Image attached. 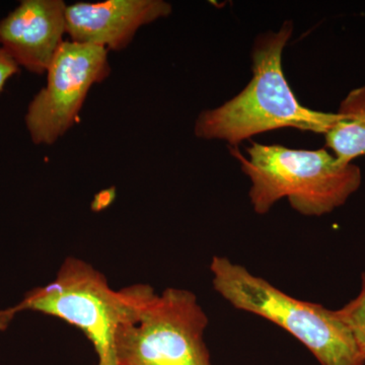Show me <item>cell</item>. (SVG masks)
<instances>
[{
	"label": "cell",
	"instance_id": "obj_10",
	"mask_svg": "<svg viewBox=\"0 0 365 365\" xmlns=\"http://www.w3.org/2000/svg\"><path fill=\"white\" fill-rule=\"evenodd\" d=\"M336 313L349 329L360 353L365 359V272L361 275L359 294Z\"/></svg>",
	"mask_w": 365,
	"mask_h": 365
},
{
	"label": "cell",
	"instance_id": "obj_6",
	"mask_svg": "<svg viewBox=\"0 0 365 365\" xmlns=\"http://www.w3.org/2000/svg\"><path fill=\"white\" fill-rule=\"evenodd\" d=\"M108 50L64 41L47 71V83L33 98L26 125L33 143L52 144L71 128L91 86L110 73Z\"/></svg>",
	"mask_w": 365,
	"mask_h": 365
},
{
	"label": "cell",
	"instance_id": "obj_12",
	"mask_svg": "<svg viewBox=\"0 0 365 365\" xmlns=\"http://www.w3.org/2000/svg\"><path fill=\"white\" fill-rule=\"evenodd\" d=\"M113 197H114V192H112V190H106V191L102 192L96 198L95 203H93V208L98 209L106 207L108 204L111 202Z\"/></svg>",
	"mask_w": 365,
	"mask_h": 365
},
{
	"label": "cell",
	"instance_id": "obj_7",
	"mask_svg": "<svg viewBox=\"0 0 365 365\" xmlns=\"http://www.w3.org/2000/svg\"><path fill=\"white\" fill-rule=\"evenodd\" d=\"M66 7L62 0H24L0 21V46L19 66L47 72L64 42Z\"/></svg>",
	"mask_w": 365,
	"mask_h": 365
},
{
	"label": "cell",
	"instance_id": "obj_11",
	"mask_svg": "<svg viewBox=\"0 0 365 365\" xmlns=\"http://www.w3.org/2000/svg\"><path fill=\"white\" fill-rule=\"evenodd\" d=\"M20 66L9 56L6 50L0 46V93L4 91L7 81L18 73Z\"/></svg>",
	"mask_w": 365,
	"mask_h": 365
},
{
	"label": "cell",
	"instance_id": "obj_5",
	"mask_svg": "<svg viewBox=\"0 0 365 365\" xmlns=\"http://www.w3.org/2000/svg\"><path fill=\"white\" fill-rule=\"evenodd\" d=\"M208 318L196 295L169 287L146 295L118 327L116 365H212L204 334Z\"/></svg>",
	"mask_w": 365,
	"mask_h": 365
},
{
	"label": "cell",
	"instance_id": "obj_8",
	"mask_svg": "<svg viewBox=\"0 0 365 365\" xmlns=\"http://www.w3.org/2000/svg\"><path fill=\"white\" fill-rule=\"evenodd\" d=\"M170 14L172 6L163 0L78 2L66 7V33L72 42L121 50L140 26Z\"/></svg>",
	"mask_w": 365,
	"mask_h": 365
},
{
	"label": "cell",
	"instance_id": "obj_3",
	"mask_svg": "<svg viewBox=\"0 0 365 365\" xmlns=\"http://www.w3.org/2000/svg\"><path fill=\"white\" fill-rule=\"evenodd\" d=\"M153 289L148 284L113 289L104 274L93 265L68 257L54 280L31 290L16 306L0 311V331L6 330L21 312L55 317L85 334L97 354L96 365H116L114 340L118 327Z\"/></svg>",
	"mask_w": 365,
	"mask_h": 365
},
{
	"label": "cell",
	"instance_id": "obj_4",
	"mask_svg": "<svg viewBox=\"0 0 365 365\" xmlns=\"http://www.w3.org/2000/svg\"><path fill=\"white\" fill-rule=\"evenodd\" d=\"M210 271L213 288L223 299L235 309L284 329L306 346L319 364H365L351 332L336 311L294 299L225 257H213Z\"/></svg>",
	"mask_w": 365,
	"mask_h": 365
},
{
	"label": "cell",
	"instance_id": "obj_2",
	"mask_svg": "<svg viewBox=\"0 0 365 365\" xmlns=\"http://www.w3.org/2000/svg\"><path fill=\"white\" fill-rule=\"evenodd\" d=\"M230 151L251 180L250 200L258 215L269 212L284 197L300 215H327L342 206L361 185L359 168L339 162L325 148L292 150L253 143L247 148L249 158L237 148Z\"/></svg>",
	"mask_w": 365,
	"mask_h": 365
},
{
	"label": "cell",
	"instance_id": "obj_1",
	"mask_svg": "<svg viewBox=\"0 0 365 365\" xmlns=\"http://www.w3.org/2000/svg\"><path fill=\"white\" fill-rule=\"evenodd\" d=\"M294 33L287 21L278 32H268L255 41L252 51L253 78L232 100L199 115L195 135L220 139L237 148L245 139L280 128H295L325 134L337 121V113L304 107L288 85L282 68V53Z\"/></svg>",
	"mask_w": 365,
	"mask_h": 365
},
{
	"label": "cell",
	"instance_id": "obj_9",
	"mask_svg": "<svg viewBox=\"0 0 365 365\" xmlns=\"http://www.w3.org/2000/svg\"><path fill=\"white\" fill-rule=\"evenodd\" d=\"M337 121L325 134L327 146L343 163L365 155V86L350 91L341 102Z\"/></svg>",
	"mask_w": 365,
	"mask_h": 365
}]
</instances>
